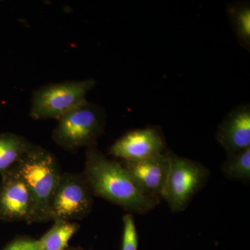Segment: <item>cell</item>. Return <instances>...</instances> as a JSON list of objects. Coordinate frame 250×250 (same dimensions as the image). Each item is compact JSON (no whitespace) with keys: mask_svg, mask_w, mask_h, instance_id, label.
<instances>
[{"mask_svg":"<svg viewBox=\"0 0 250 250\" xmlns=\"http://www.w3.org/2000/svg\"><path fill=\"white\" fill-rule=\"evenodd\" d=\"M1 174L0 220L33 223L34 204L27 186L11 169Z\"/></svg>","mask_w":250,"mask_h":250,"instance_id":"ba28073f","label":"cell"},{"mask_svg":"<svg viewBox=\"0 0 250 250\" xmlns=\"http://www.w3.org/2000/svg\"><path fill=\"white\" fill-rule=\"evenodd\" d=\"M82 174L93 196L131 213L146 214L160 203V200L145 195L121 164L110 160L96 147L87 149Z\"/></svg>","mask_w":250,"mask_h":250,"instance_id":"6da1fadb","label":"cell"},{"mask_svg":"<svg viewBox=\"0 0 250 250\" xmlns=\"http://www.w3.org/2000/svg\"><path fill=\"white\" fill-rule=\"evenodd\" d=\"M215 139L227 155L250 147V106L241 104L233 108L219 125Z\"/></svg>","mask_w":250,"mask_h":250,"instance_id":"30bf717a","label":"cell"},{"mask_svg":"<svg viewBox=\"0 0 250 250\" xmlns=\"http://www.w3.org/2000/svg\"><path fill=\"white\" fill-rule=\"evenodd\" d=\"M39 241V250H65L68 242L80 228L75 222L57 220Z\"/></svg>","mask_w":250,"mask_h":250,"instance_id":"7c38bea8","label":"cell"},{"mask_svg":"<svg viewBox=\"0 0 250 250\" xmlns=\"http://www.w3.org/2000/svg\"><path fill=\"white\" fill-rule=\"evenodd\" d=\"M123 235L122 250H138L139 236L132 213L123 217Z\"/></svg>","mask_w":250,"mask_h":250,"instance_id":"9a60e30c","label":"cell"},{"mask_svg":"<svg viewBox=\"0 0 250 250\" xmlns=\"http://www.w3.org/2000/svg\"><path fill=\"white\" fill-rule=\"evenodd\" d=\"M164 134L158 126L131 130L109 147V154L125 161H137L167 152Z\"/></svg>","mask_w":250,"mask_h":250,"instance_id":"52a82bcc","label":"cell"},{"mask_svg":"<svg viewBox=\"0 0 250 250\" xmlns=\"http://www.w3.org/2000/svg\"><path fill=\"white\" fill-rule=\"evenodd\" d=\"M228 14L237 39L243 47L250 51V3L241 1L229 4L228 7Z\"/></svg>","mask_w":250,"mask_h":250,"instance_id":"4fadbf2b","label":"cell"},{"mask_svg":"<svg viewBox=\"0 0 250 250\" xmlns=\"http://www.w3.org/2000/svg\"><path fill=\"white\" fill-rule=\"evenodd\" d=\"M36 146L21 135L0 134V173L11 169Z\"/></svg>","mask_w":250,"mask_h":250,"instance_id":"8fae6325","label":"cell"},{"mask_svg":"<svg viewBox=\"0 0 250 250\" xmlns=\"http://www.w3.org/2000/svg\"><path fill=\"white\" fill-rule=\"evenodd\" d=\"M96 84L97 81L90 78L43 85L33 93L29 116L35 121H57L85 101L87 94Z\"/></svg>","mask_w":250,"mask_h":250,"instance_id":"277c9868","label":"cell"},{"mask_svg":"<svg viewBox=\"0 0 250 250\" xmlns=\"http://www.w3.org/2000/svg\"><path fill=\"white\" fill-rule=\"evenodd\" d=\"M93 195L83 174L62 173L49 207V221L75 222L88 216Z\"/></svg>","mask_w":250,"mask_h":250,"instance_id":"8992f818","label":"cell"},{"mask_svg":"<svg viewBox=\"0 0 250 250\" xmlns=\"http://www.w3.org/2000/svg\"><path fill=\"white\" fill-rule=\"evenodd\" d=\"M225 177L231 180L248 183L250 181V147L228 155L221 167Z\"/></svg>","mask_w":250,"mask_h":250,"instance_id":"5bb4252c","label":"cell"},{"mask_svg":"<svg viewBox=\"0 0 250 250\" xmlns=\"http://www.w3.org/2000/svg\"><path fill=\"white\" fill-rule=\"evenodd\" d=\"M65 250H78V249H67Z\"/></svg>","mask_w":250,"mask_h":250,"instance_id":"e0dca14e","label":"cell"},{"mask_svg":"<svg viewBox=\"0 0 250 250\" xmlns=\"http://www.w3.org/2000/svg\"><path fill=\"white\" fill-rule=\"evenodd\" d=\"M170 154V167L161 199L174 213L183 211L208 180L210 171L197 161Z\"/></svg>","mask_w":250,"mask_h":250,"instance_id":"5b68a950","label":"cell"},{"mask_svg":"<svg viewBox=\"0 0 250 250\" xmlns=\"http://www.w3.org/2000/svg\"><path fill=\"white\" fill-rule=\"evenodd\" d=\"M11 170L22 179L30 192L34 204L33 223L48 222L49 204L62 174L58 159L36 146Z\"/></svg>","mask_w":250,"mask_h":250,"instance_id":"7a4b0ae2","label":"cell"},{"mask_svg":"<svg viewBox=\"0 0 250 250\" xmlns=\"http://www.w3.org/2000/svg\"><path fill=\"white\" fill-rule=\"evenodd\" d=\"M106 125V113L98 104L85 100L57 120L52 139L70 152L96 147Z\"/></svg>","mask_w":250,"mask_h":250,"instance_id":"3957f363","label":"cell"},{"mask_svg":"<svg viewBox=\"0 0 250 250\" xmlns=\"http://www.w3.org/2000/svg\"><path fill=\"white\" fill-rule=\"evenodd\" d=\"M169 152L121 164L145 195L160 201L170 167Z\"/></svg>","mask_w":250,"mask_h":250,"instance_id":"9c48e42d","label":"cell"},{"mask_svg":"<svg viewBox=\"0 0 250 250\" xmlns=\"http://www.w3.org/2000/svg\"><path fill=\"white\" fill-rule=\"evenodd\" d=\"M39 241L29 237H21L11 242L2 250H39Z\"/></svg>","mask_w":250,"mask_h":250,"instance_id":"2e32d148","label":"cell"}]
</instances>
